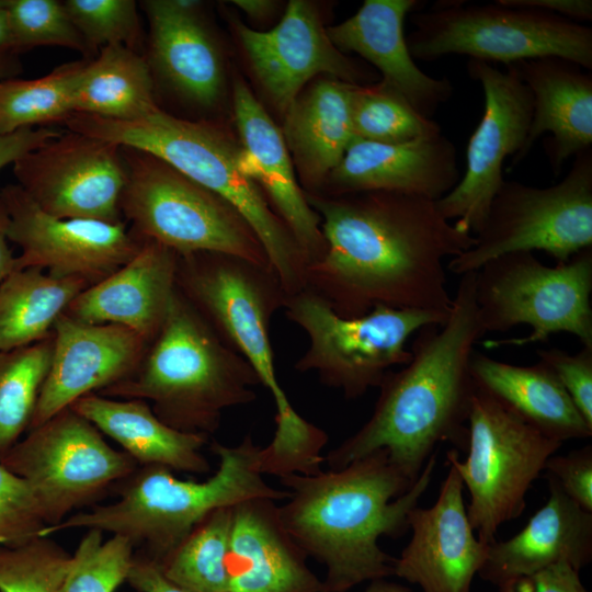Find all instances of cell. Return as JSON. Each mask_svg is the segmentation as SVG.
Instances as JSON below:
<instances>
[{
  "label": "cell",
  "mask_w": 592,
  "mask_h": 592,
  "mask_svg": "<svg viewBox=\"0 0 592 592\" xmlns=\"http://www.w3.org/2000/svg\"><path fill=\"white\" fill-rule=\"evenodd\" d=\"M8 229L9 214L0 193V283L15 271L16 255L10 247Z\"/></svg>",
  "instance_id": "obj_49"
},
{
  "label": "cell",
  "mask_w": 592,
  "mask_h": 592,
  "mask_svg": "<svg viewBox=\"0 0 592 592\" xmlns=\"http://www.w3.org/2000/svg\"><path fill=\"white\" fill-rule=\"evenodd\" d=\"M12 48L20 53L36 46H60L91 55L64 2L56 0H7Z\"/></svg>",
  "instance_id": "obj_40"
},
{
  "label": "cell",
  "mask_w": 592,
  "mask_h": 592,
  "mask_svg": "<svg viewBox=\"0 0 592 592\" xmlns=\"http://www.w3.org/2000/svg\"><path fill=\"white\" fill-rule=\"evenodd\" d=\"M86 62H67L36 79L1 80L0 135L65 122L75 113L76 86Z\"/></svg>",
  "instance_id": "obj_35"
},
{
  "label": "cell",
  "mask_w": 592,
  "mask_h": 592,
  "mask_svg": "<svg viewBox=\"0 0 592 592\" xmlns=\"http://www.w3.org/2000/svg\"><path fill=\"white\" fill-rule=\"evenodd\" d=\"M251 364L175 288L166 320L136 371L99 395L147 401L167 425L209 436L223 411L257 399Z\"/></svg>",
  "instance_id": "obj_6"
},
{
  "label": "cell",
  "mask_w": 592,
  "mask_h": 592,
  "mask_svg": "<svg viewBox=\"0 0 592 592\" xmlns=\"http://www.w3.org/2000/svg\"><path fill=\"white\" fill-rule=\"evenodd\" d=\"M459 179L457 149L442 132L396 144L354 138L319 195L397 192L437 201Z\"/></svg>",
  "instance_id": "obj_22"
},
{
  "label": "cell",
  "mask_w": 592,
  "mask_h": 592,
  "mask_svg": "<svg viewBox=\"0 0 592 592\" xmlns=\"http://www.w3.org/2000/svg\"><path fill=\"white\" fill-rule=\"evenodd\" d=\"M470 374L478 389L545 436L561 443L592 436V426L545 363L520 366L475 351Z\"/></svg>",
  "instance_id": "obj_31"
},
{
  "label": "cell",
  "mask_w": 592,
  "mask_h": 592,
  "mask_svg": "<svg viewBox=\"0 0 592 592\" xmlns=\"http://www.w3.org/2000/svg\"><path fill=\"white\" fill-rule=\"evenodd\" d=\"M533 99V114L522 150L511 166L521 163L545 133V152L557 177L567 159L592 146V76L560 58L546 57L512 64Z\"/></svg>",
  "instance_id": "obj_26"
},
{
  "label": "cell",
  "mask_w": 592,
  "mask_h": 592,
  "mask_svg": "<svg viewBox=\"0 0 592 592\" xmlns=\"http://www.w3.org/2000/svg\"><path fill=\"white\" fill-rule=\"evenodd\" d=\"M46 526L30 486L0 463V546H18L41 536Z\"/></svg>",
  "instance_id": "obj_42"
},
{
  "label": "cell",
  "mask_w": 592,
  "mask_h": 592,
  "mask_svg": "<svg viewBox=\"0 0 592 592\" xmlns=\"http://www.w3.org/2000/svg\"><path fill=\"white\" fill-rule=\"evenodd\" d=\"M364 592H411V590L385 578L369 581V584Z\"/></svg>",
  "instance_id": "obj_53"
},
{
  "label": "cell",
  "mask_w": 592,
  "mask_h": 592,
  "mask_svg": "<svg viewBox=\"0 0 592 592\" xmlns=\"http://www.w3.org/2000/svg\"><path fill=\"white\" fill-rule=\"evenodd\" d=\"M475 272L460 275L443 325L421 328L410 361L388 372L369 419L325 457L341 469L378 449L412 485L441 443L465 451L476 390L470 361L486 333L475 299Z\"/></svg>",
  "instance_id": "obj_2"
},
{
  "label": "cell",
  "mask_w": 592,
  "mask_h": 592,
  "mask_svg": "<svg viewBox=\"0 0 592 592\" xmlns=\"http://www.w3.org/2000/svg\"><path fill=\"white\" fill-rule=\"evenodd\" d=\"M592 247V149L574 157L558 183L537 187L504 180L474 244L452 258L446 270L458 276L513 252L544 251L557 263Z\"/></svg>",
  "instance_id": "obj_12"
},
{
  "label": "cell",
  "mask_w": 592,
  "mask_h": 592,
  "mask_svg": "<svg viewBox=\"0 0 592 592\" xmlns=\"http://www.w3.org/2000/svg\"><path fill=\"white\" fill-rule=\"evenodd\" d=\"M549 497L525 527L489 544L478 577L493 585L535 573L559 561L580 570L592 561V512L585 511L545 475Z\"/></svg>",
  "instance_id": "obj_27"
},
{
  "label": "cell",
  "mask_w": 592,
  "mask_h": 592,
  "mask_svg": "<svg viewBox=\"0 0 592 592\" xmlns=\"http://www.w3.org/2000/svg\"><path fill=\"white\" fill-rule=\"evenodd\" d=\"M61 130L41 126L0 135V170L12 164L25 152L39 147L47 140L58 136Z\"/></svg>",
  "instance_id": "obj_47"
},
{
  "label": "cell",
  "mask_w": 592,
  "mask_h": 592,
  "mask_svg": "<svg viewBox=\"0 0 592 592\" xmlns=\"http://www.w3.org/2000/svg\"><path fill=\"white\" fill-rule=\"evenodd\" d=\"M234 26L257 80L283 114L320 73L352 84L374 78L332 44L309 1L291 0L278 24L269 31L252 30L240 21Z\"/></svg>",
  "instance_id": "obj_18"
},
{
  "label": "cell",
  "mask_w": 592,
  "mask_h": 592,
  "mask_svg": "<svg viewBox=\"0 0 592 592\" xmlns=\"http://www.w3.org/2000/svg\"><path fill=\"white\" fill-rule=\"evenodd\" d=\"M512 8H522L558 15L574 22L592 20L591 0H497Z\"/></svg>",
  "instance_id": "obj_48"
},
{
  "label": "cell",
  "mask_w": 592,
  "mask_h": 592,
  "mask_svg": "<svg viewBox=\"0 0 592 592\" xmlns=\"http://www.w3.org/2000/svg\"><path fill=\"white\" fill-rule=\"evenodd\" d=\"M18 54L13 49L0 50V81L15 78L21 71Z\"/></svg>",
  "instance_id": "obj_51"
},
{
  "label": "cell",
  "mask_w": 592,
  "mask_h": 592,
  "mask_svg": "<svg viewBox=\"0 0 592 592\" xmlns=\"http://www.w3.org/2000/svg\"><path fill=\"white\" fill-rule=\"evenodd\" d=\"M562 443L524 422L476 387L468 417L467 457L446 454L468 490L467 515L477 537L491 544L499 527L521 516L532 483Z\"/></svg>",
  "instance_id": "obj_13"
},
{
  "label": "cell",
  "mask_w": 592,
  "mask_h": 592,
  "mask_svg": "<svg viewBox=\"0 0 592 592\" xmlns=\"http://www.w3.org/2000/svg\"><path fill=\"white\" fill-rule=\"evenodd\" d=\"M592 247L567 262L548 266L533 252H513L485 263L475 275V299L481 327L504 332L520 325L528 335L485 343L522 346L547 341L558 332L573 334L592 348Z\"/></svg>",
  "instance_id": "obj_10"
},
{
  "label": "cell",
  "mask_w": 592,
  "mask_h": 592,
  "mask_svg": "<svg viewBox=\"0 0 592 592\" xmlns=\"http://www.w3.org/2000/svg\"><path fill=\"white\" fill-rule=\"evenodd\" d=\"M411 538L394 560V576L423 592H470L487 555L467 515L464 485L448 465L433 505H415L408 514Z\"/></svg>",
  "instance_id": "obj_20"
},
{
  "label": "cell",
  "mask_w": 592,
  "mask_h": 592,
  "mask_svg": "<svg viewBox=\"0 0 592 592\" xmlns=\"http://www.w3.org/2000/svg\"><path fill=\"white\" fill-rule=\"evenodd\" d=\"M232 3L252 19L263 20L270 16L276 8V1L269 0H235Z\"/></svg>",
  "instance_id": "obj_50"
},
{
  "label": "cell",
  "mask_w": 592,
  "mask_h": 592,
  "mask_svg": "<svg viewBox=\"0 0 592 592\" xmlns=\"http://www.w3.org/2000/svg\"><path fill=\"white\" fill-rule=\"evenodd\" d=\"M283 309L309 341L295 369L315 372L322 385L350 400L379 387L394 366L410 361L411 334L425 326H441L448 316L377 306L363 316L344 318L307 289L288 296Z\"/></svg>",
  "instance_id": "obj_11"
},
{
  "label": "cell",
  "mask_w": 592,
  "mask_h": 592,
  "mask_svg": "<svg viewBox=\"0 0 592 592\" xmlns=\"http://www.w3.org/2000/svg\"><path fill=\"white\" fill-rule=\"evenodd\" d=\"M178 254L145 240L138 253L68 305V317L126 327L149 343L159 333L174 295Z\"/></svg>",
  "instance_id": "obj_24"
},
{
  "label": "cell",
  "mask_w": 592,
  "mask_h": 592,
  "mask_svg": "<svg viewBox=\"0 0 592 592\" xmlns=\"http://www.w3.org/2000/svg\"><path fill=\"white\" fill-rule=\"evenodd\" d=\"M232 101L240 144L238 169L258 185L287 226L308 266L323 255L326 241L320 217L297 181L282 130L240 78L234 81Z\"/></svg>",
  "instance_id": "obj_21"
},
{
  "label": "cell",
  "mask_w": 592,
  "mask_h": 592,
  "mask_svg": "<svg viewBox=\"0 0 592 592\" xmlns=\"http://www.w3.org/2000/svg\"><path fill=\"white\" fill-rule=\"evenodd\" d=\"M126 582L137 592H190L170 581L155 559L136 549Z\"/></svg>",
  "instance_id": "obj_46"
},
{
  "label": "cell",
  "mask_w": 592,
  "mask_h": 592,
  "mask_svg": "<svg viewBox=\"0 0 592 592\" xmlns=\"http://www.w3.org/2000/svg\"><path fill=\"white\" fill-rule=\"evenodd\" d=\"M90 284L80 277H57L37 267L13 271L0 283V351L43 341L56 320Z\"/></svg>",
  "instance_id": "obj_33"
},
{
  "label": "cell",
  "mask_w": 592,
  "mask_h": 592,
  "mask_svg": "<svg viewBox=\"0 0 592 592\" xmlns=\"http://www.w3.org/2000/svg\"><path fill=\"white\" fill-rule=\"evenodd\" d=\"M65 124L69 130L147 151L226 200L254 230L287 296L304 289L305 255L258 185L239 171L240 144L224 127L161 109L127 122L73 113Z\"/></svg>",
  "instance_id": "obj_7"
},
{
  "label": "cell",
  "mask_w": 592,
  "mask_h": 592,
  "mask_svg": "<svg viewBox=\"0 0 592 592\" xmlns=\"http://www.w3.org/2000/svg\"><path fill=\"white\" fill-rule=\"evenodd\" d=\"M5 2L7 0H3V2L0 4V50L13 49Z\"/></svg>",
  "instance_id": "obj_52"
},
{
  "label": "cell",
  "mask_w": 592,
  "mask_h": 592,
  "mask_svg": "<svg viewBox=\"0 0 592 592\" xmlns=\"http://www.w3.org/2000/svg\"><path fill=\"white\" fill-rule=\"evenodd\" d=\"M177 289L219 338L254 368L276 407V430L261 448L267 475H311L321 469L327 433L300 417L276 376L270 326L287 294L272 267L223 253L178 255Z\"/></svg>",
  "instance_id": "obj_4"
},
{
  "label": "cell",
  "mask_w": 592,
  "mask_h": 592,
  "mask_svg": "<svg viewBox=\"0 0 592 592\" xmlns=\"http://www.w3.org/2000/svg\"><path fill=\"white\" fill-rule=\"evenodd\" d=\"M0 193L9 214V240L20 249L15 270L37 267L57 277L83 278L91 286L126 264L144 244L125 221L55 217L18 184Z\"/></svg>",
  "instance_id": "obj_17"
},
{
  "label": "cell",
  "mask_w": 592,
  "mask_h": 592,
  "mask_svg": "<svg viewBox=\"0 0 592 592\" xmlns=\"http://www.w3.org/2000/svg\"><path fill=\"white\" fill-rule=\"evenodd\" d=\"M352 83L320 79L284 113L282 134L306 193L319 194L354 140Z\"/></svg>",
  "instance_id": "obj_29"
},
{
  "label": "cell",
  "mask_w": 592,
  "mask_h": 592,
  "mask_svg": "<svg viewBox=\"0 0 592 592\" xmlns=\"http://www.w3.org/2000/svg\"><path fill=\"white\" fill-rule=\"evenodd\" d=\"M406 38L413 59L451 54L505 66L555 57L592 69V29L580 22L498 3L439 2L412 15Z\"/></svg>",
  "instance_id": "obj_9"
},
{
  "label": "cell",
  "mask_w": 592,
  "mask_h": 592,
  "mask_svg": "<svg viewBox=\"0 0 592 592\" xmlns=\"http://www.w3.org/2000/svg\"><path fill=\"white\" fill-rule=\"evenodd\" d=\"M232 506L207 514L160 561L163 574L190 592H229Z\"/></svg>",
  "instance_id": "obj_34"
},
{
  "label": "cell",
  "mask_w": 592,
  "mask_h": 592,
  "mask_svg": "<svg viewBox=\"0 0 592 592\" xmlns=\"http://www.w3.org/2000/svg\"><path fill=\"white\" fill-rule=\"evenodd\" d=\"M467 72L483 92V114L466 150V169L455 187L435 201L441 215L476 235L503 183L506 157L523 148L533 114L532 94L513 65L499 70L469 59Z\"/></svg>",
  "instance_id": "obj_15"
},
{
  "label": "cell",
  "mask_w": 592,
  "mask_h": 592,
  "mask_svg": "<svg viewBox=\"0 0 592 592\" xmlns=\"http://www.w3.org/2000/svg\"><path fill=\"white\" fill-rule=\"evenodd\" d=\"M209 448L219 464L206 480H181L167 467L138 466L112 488L115 501L45 526L41 536L69 528H96L126 537L135 549L160 561L214 510L252 498L275 501L289 497L286 489L271 487L263 479L259 468L261 446L251 435L232 446L214 441Z\"/></svg>",
  "instance_id": "obj_5"
},
{
  "label": "cell",
  "mask_w": 592,
  "mask_h": 592,
  "mask_svg": "<svg viewBox=\"0 0 592 592\" xmlns=\"http://www.w3.org/2000/svg\"><path fill=\"white\" fill-rule=\"evenodd\" d=\"M437 453L412 485L378 449L348 466L316 475L280 478L289 492L280 520L307 557L326 567L322 592H346L365 581L394 576L395 557L383 536L409 530L408 514L431 485Z\"/></svg>",
  "instance_id": "obj_3"
},
{
  "label": "cell",
  "mask_w": 592,
  "mask_h": 592,
  "mask_svg": "<svg viewBox=\"0 0 592 592\" xmlns=\"http://www.w3.org/2000/svg\"><path fill=\"white\" fill-rule=\"evenodd\" d=\"M149 344L126 327L82 322L62 314L53 328L52 361L29 430L79 398L129 377Z\"/></svg>",
  "instance_id": "obj_19"
},
{
  "label": "cell",
  "mask_w": 592,
  "mask_h": 592,
  "mask_svg": "<svg viewBox=\"0 0 592 592\" xmlns=\"http://www.w3.org/2000/svg\"><path fill=\"white\" fill-rule=\"evenodd\" d=\"M71 555L49 536L0 546V592H58Z\"/></svg>",
  "instance_id": "obj_39"
},
{
  "label": "cell",
  "mask_w": 592,
  "mask_h": 592,
  "mask_svg": "<svg viewBox=\"0 0 592 592\" xmlns=\"http://www.w3.org/2000/svg\"><path fill=\"white\" fill-rule=\"evenodd\" d=\"M149 22L148 62L186 100L214 106L225 86L223 58L195 0L141 2Z\"/></svg>",
  "instance_id": "obj_28"
},
{
  "label": "cell",
  "mask_w": 592,
  "mask_h": 592,
  "mask_svg": "<svg viewBox=\"0 0 592 592\" xmlns=\"http://www.w3.org/2000/svg\"><path fill=\"white\" fill-rule=\"evenodd\" d=\"M70 408L118 443L138 466L158 465L193 475L210 471L201 452L208 436L167 425L145 400L90 394Z\"/></svg>",
  "instance_id": "obj_30"
},
{
  "label": "cell",
  "mask_w": 592,
  "mask_h": 592,
  "mask_svg": "<svg viewBox=\"0 0 592 592\" xmlns=\"http://www.w3.org/2000/svg\"><path fill=\"white\" fill-rule=\"evenodd\" d=\"M498 592H589L579 571L559 561L535 573L508 580L497 587Z\"/></svg>",
  "instance_id": "obj_45"
},
{
  "label": "cell",
  "mask_w": 592,
  "mask_h": 592,
  "mask_svg": "<svg viewBox=\"0 0 592 592\" xmlns=\"http://www.w3.org/2000/svg\"><path fill=\"white\" fill-rule=\"evenodd\" d=\"M545 475L556 479L565 493L588 512H592V445L553 455L546 462Z\"/></svg>",
  "instance_id": "obj_44"
},
{
  "label": "cell",
  "mask_w": 592,
  "mask_h": 592,
  "mask_svg": "<svg viewBox=\"0 0 592 592\" xmlns=\"http://www.w3.org/2000/svg\"><path fill=\"white\" fill-rule=\"evenodd\" d=\"M326 251L306 267L305 287L344 318L377 306L448 315L444 260L475 242L435 201L397 192L306 193Z\"/></svg>",
  "instance_id": "obj_1"
},
{
  "label": "cell",
  "mask_w": 592,
  "mask_h": 592,
  "mask_svg": "<svg viewBox=\"0 0 592 592\" xmlns=\"http://www.w3.org/2000/svg\"><path fill=\"white\" fill-rule=\"evenodd\" d=\"M148 59L124 45L101 48L87 60L76 86L73 111L113 121H135L160 107Z\"/></svg>",
  "instance_id": "obj_32"
},
{
  "label": "cell",
  "mask_w": 592,
  "mask_h": 592,
  "mask_svg": "<svg viewBox=\"0 0 592 592\" xmlns=\"http://www.w3.org/2000/svg\"><path fill=\"white\" fill-rule=\"evenodd\" d=\"M307 555L283 526L275 501L252 498L232 505L229 592H322Z\"/></svg>",
  "instance_id": "obj_25"
},
{
  "label": "cell",
  "mask_w": 592,
  "mask_h": 592,
  "mask_svg": "<svg viewBox=\"0 0 592 592\" xmlns=\"http://www.w3.org/2000/svg\"><path fill=\"white\" fill-rule=\"evenodd\" d=\"M64 4L91 52L110 45L138 52L141 29L134 0H67Z\"/></svg>",
  "instance_id": "obj_41"
},
{
  "label": "cell",
  "mask_w": 592,
  "mask_h": 592,
  "mask_svg": "<svg viewBox=\"0 0 592 592\" xmlns=\"http://www.w3.org/2000/svg\"><path fill=\"white\" fill-rule=\"evenodd\" d=\"M0 463L30 486L46 526L98 504L138 467L70 407L29 430Z\"/></svg>",
  "instance_id": "obj_14"
},
{
  "label": "cell",
  "mask_w": 592,
  "mask_h": 592,
  "mask_svg": "<svg viewBox=\"0 0 592 592\" xmlns=\"http://www.w3.org/2000/svg\"><path fill=\"white\" fill-rule=\"evenodd\" d=\"M121 148L126 170L121 212L138 238L178 255L223 253L271 267L254 230L230 203L162 159Z\"/></svg>",
  "instance_id": "obj_8"
},
{
  "label": "cell",
  "mask_w": 592,
  "mask_h": 592,
  "mask_svg": "<svg viewBox=\"0 0 592 592\" xmlns=\"http://www.w3.org/2000/svg\"><path fill=\"white\" fill-rule=\"evenodd\" d=\"M536 353L538 361L555 373L580 413L592 426V348L583 346L574 354L556 348L540 349Z\"/></svg>",
  "instance_id": "obj_43"
},
{
  "label": "cell",
  "mask_w": 592,
  "mask_h": 592,
  "mask_svg": "<svg viewBox=\"0 0 592 592\" xmlns=\"http://www.w3.org/2000/svg\"><path fill=\"white\" fill-rule=\"evenodd\" d=\"M103 533L88 530L58 592H115L126 581L135 547L121 535L104 539Z\"/></svg>",
  "instance_id": "obj_38"
},
{
  "label": "cell",
  "mask_w": 592,
  "mask_h": 592,
  "mask_svg": "<svg viewBox=\"0 0 592 592\" xmlns=\"http://www.w3.org/2000/svg\"><path fill=\"white\" fill-rule=\"evenodd\" d=\"M418 7L417 0H365L352 16L328 26L327 34L341 53H355L375 66L383 82L401 93L421 115L432 118L449 100L453 86L447 78L422 71L411 56L403 23Z\"/></svg>",
  "instance_id": "obj_23"
},
{
  "label": "cell",
  "mask_w": 592,
  "mask_h": 592,
  "mask_svg": "<svg viewBox=\"0 0 592 592\" xmlns=\"http://www.w3.org/2000/svg\"><path fill=\"white\" fill-rule=\"evenodd\" d=\"M352 125L355 138L385 144L442 132L435 121L421 115L401 93L383 81L353 86Z\"/></svg>",
  "instance_id": "obj_37"
},
{
  "label": "cell",
  "mask_w": 592,
  "mask_h": 592,
  "mask_svg": "<svg viewBox=\"0 0 592 592\" xmlns=\"http://www.w3.org/2000/svg\"><path fill=\"white\" fill-rule=\"evenodd\" d=\"M3 2V0H0V4Z\"/></svg>",
  "instance_id": "obj_54"
},
{
  "label": "cell",
  "mask_w": 592,
  "mask_h": 592,
  "mask_svg": "<svg viewBox=\"0 0 592 592\" xmlns=\"http://www.w3.org/2000/svg\"><path fill=\"white\" fill-rule=\"evenodd\" d=\"M18 185L58 218L124 221L126 170L121 146L78 132H61L13 163Z\"/></svg>",
  "instance_id": "obj_16"
},
{
  "label": "cell",
  "mask_w": 592,
  "mask_h": 592,
  "mask_svg": "<svg viewBox=\"0 0 592 592\" xmlns=\"http://www.w3.org/2000/svg\"><path fill=\"white\" fill-rule=\"evenodd\" d=\"M52 355L53 334L27 346L0 351V460L30 428Z\"/></svg>",
  "instance_id": "obj_36"
}]
</instances>
